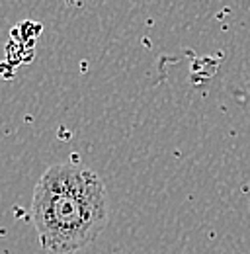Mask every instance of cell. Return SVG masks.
Wrapping results in <instances>:
<instances>
[{"label": "cell", "instance_id": "1", "mask_svg": "<svg viewBox=\"0 0 250 254\" xmlns=\"http://www.w3.org/2000/svg\"><path fill=\"white\" fill-rule=\"evenodd\" d=\"M110 221L102 178L80 162L49 166L31 195V223L39 245L51 254H70L100 237Z\"/></svg>", "mask_w": 250, "mask_h": 254}]
</instances>
